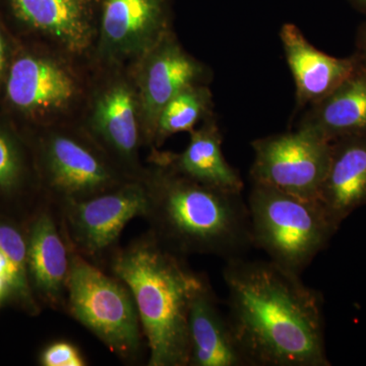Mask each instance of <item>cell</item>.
<instances>
[{"label":"cell","instance_id":"obj_1","mask_svg":"<svg viewBox=\"0 0 366 366\" xmlns=\"http://www.w3.org/2000/svg\"><path fill=\"white\" fill-rule=\"evenodd\" d=\"M228 319L247 366H330L324 297L272 261H226Z\"/></svg>","mask_w":366,"mask_h":366},{"label":"cell","instance_id":"obj_2","mask_svg":"<svg viewBox=\"0 0 366 366\" xmlns=\"http://www.w3.org/2000/svg\"><path fill=\"white\" fill-rule=\"evenodd\" d=\"M143 180L148 194L144 219L172 252L227 261L254 247L249 208L242 194L207 187L154 162H147Z\"/></svg>","mask_w":366,"mask_h":366},{"label":"cell","instance_id":"obj_3","mask_svg":"<svg viewBox=\"0 0 366 366\" xmlns=\"http://www.w3.org/2000/svg\"><path fill=\"white\" fill-rule=\"evenodd\" d=\"M106 264L136 301L148 365L189 366L190 300L202 274L150 230L124 249L118 247Z\"/></svg>","mask_w":366,"mask_h":366},{"label":"cell","instance_id":"obj_4","mask_svg":"<svg viewBox=\"0 0 366 366\" xmlns=\"http://www.w3.org/2000/svg\"><path fill=\"white\" fill-rule=\"evenodd\" d=\"M93 76L92 60L18 38L0 95V114L23 132L78 122Z\"/></svg>","mask_w":366,"mask_h":366},{"label":"cell","instance_id":"obj_5","mask_svg":"<svg viewBox=\"0 0 366 366\" xmlns=\"http://www.w3.org/2000/svg\"><path fill=\"white\" fill-rule=\"evenodd\" d=\"M43 197L55 206L89 199L134 180L79 122L24 132Z\"/></svg>","mask_w":366,"mask_h":366},{"label":"cell","instance_id":"obj_6","mask_svg":"<svg viewBox=\"0 0 366 366\" xmlns=\"http://www.w3.org/2000/svg\"><path fill=\"white\" fill-rule=\"evenodd\" d=\"M247 203L254 247L300 276L339 230L317 199L252 184Z\"/></svg>","mask_w":366,"mask_h":366},{"label":"cell","instance_id":"obj_7","mask_svg":"<svg viewBox=\"0 0 366 366\" xmlns=\"http://www.w3.org/2000/svg\"><path fill=\"white\" fill-rule=\"evenodd\" d=\"M67 244L66 312L120 360L136 362L142 357L144 336L131 290Z\"/></svg>","mask_w":366,"mask_h":366},{"label":"cell","instance_id":"obj_8","mask_svg":"<svg viewBox=\"0 0 366 366\" xmlns=\"http://www.w3.org/2000/svg\"><path fill=\"white\" fill-rule=\"evenodd\" d=\"M79 124L134 179L144 177L141 106L127 66H96Z\"/></svg>","mask_w":366,"mask_h":366},{"label":"cell","instance_id":"obj_9","mask_svg":"<svg viewBox=\"0 0 366 366\" xmlns=\"http://www.w3.org/2000/svg\"><path fill=\"white\" fill-rule=\"evenodd\" d=\"M67 242L96 266L118 249L120 235L132 219L144 218L148 194L143 178L117 189L56 206Z\"/></svg>","mask_w":366,"mask_h":366},{"label":"cell","instance_id":"obj_10","mask_svg":"<svg viewBox=\"0 0 366 366\" xmlns=\"http://www.w3.org/2000/svg\"><path fill=\"white\" fill-rule=\"evenodd\" d=\"M252 147L254 153L249 172L252 184L317 199L329 167L331 142L296 129L259 137L252 142Z\"/></svg>","mask_w":366,"mask_h":366},{"label":"cell","instance_id":"obj_11","mask_svg":"<svg viewBox=\"0 0 366 366\" xmlns=\"http://www.w3.org/2000/svg\"><path fill=\"white\" fill-rule=\"evenodd\" d=\"M100 0H0L16 37L39 41L92 60Z\"/></svg>","mask_w":366,"mask_h":366},{"label":"cell","instance_id":"obj_12","mask_svg":"<svg viewBox=\"0 0 366 366\" xmlns=\"http://www.w3.org/2000/svg\"><path fill=\"white\" fill-rule=\"evenodd\" d=\"M127 67L139 96L144 143L151 150L156 122L164 106L187 86L209 84L211 69L185 50L174 30Z\"/></svg>","mask_w":366,"mask_h":366},{"label":"cell","instance_id":"obj_13","mask_svg":"<svg viewBox=\"0 0 366 366\" xmlns=\"http://www.w3.org/2000/svg\"><path fill=\"white\" fill-rule=\"evenodd\" d=\"M171 30V0H100L92 61L127 66Z\"/></svg>","mask_w":366,"mask_h":366},{"label":"cell","instance_id":"obj_14","mask_svg":"<svg viewBox=\"0 0 366 366\" xmlns=\"http://www.w3.org/2000/svg\"><path fill=\"white\" fill-rule=\"evenodd\" d=\"M29 278L41 307H66L69 252L59 209L43 199L25 221Z\"/></svg>","mask_w":366,"mask_h":366},{"label":"cell","instance_id":"obj_15","mask_svg":"<svg viewBox=\"0 0 366 366\" xmlns=\"http://www.w3.org/2000/svg\"><path fill=\"white\" fill-rule=\"evenodd\" d=\"M279 35L295 79L297 109L307 108L331 94L360 64L355 53L340 59L320 51L295 24H284Z\"/></svg>","mask_w":366,"mask_h":366},{"label":"cell","instance_id":"obj_16","mask_svg":"<svg viewBox=\"0 0 366 366\" xmlns=\"http://www.w3.org/2000/svg\"><path fill=\"white\" fill-rule=\"evenodd\" d=\"M223 137L216 115L207 118L189 132L187 148L180 153L152 149L147 162L167 166L183 177L207 187L242 194L239 172L226 160Z\"/></svg>","mask_w":366,"mask_h":366},{"label":"cell","instance_id":"obj_17","mask_svg":"<svg viewBox=\"0 0 366 366\" xmlns=\"http://www.w3.org/2000/svg\"><path fill=\"white\" fill-rule=\"evenodd\" d=\"M211 284L202 274L189 314V366H247Z\"/></svg>","mask_w":366,"mask_h":366},{"label":"cell","instance_id":"obj_18","mask_svg":"<svg viewBox=\"0 0 366 366\" xmlns=\"http://www.w3.org/2000/svg\"><path fill=\"white\" fill-rule=\"evenodd\" d=\"M43 199L28 137L0 114V215L25 222Z\"/></svg>","mask_w":366,"mask_h":366},{"label":"cell","instance_id":"obj_19","mask_svg":"<svg viewBox=\"0 0 366 366\" xmlns=\"http://www.w3.org/2000/svg\"><path fill=\"white\" fill-rule=\"evenodd\" d=\"M317 199L338 228L366 206V134L331 142L329 167Z\"/></svg>","mask_w":366,"mask_h":366},{"label":"cell","instance_id":"obj_20","mask_svg":"<svg viewBox=\"0 0 366 366\" xmlns=\"http://www.w3.org/2000/svg\"><path fill=\"white\" fill-rule=\"evenodd\" d=\"M297 129L327 142L366 134V67L360 60L357 69L338 88L308 106Z\"/></svg>","mask_w":366,"mask_h":366},{"label":"cell","instance_id":"obj_21","mask_svg":"<svg viewBox=\"0 0 366 366\" xmlns=\"http://www.w3.org/2000/svg\"><path fill=\"white\" fill-rule=\"evenodd\" d=\"M0 250L7 266L6 305L35 317L41 312L29 278L25 222L0 215Z\"/></svg>","mask_w":366,"mask_h":366},{"label":"cell","instance_id":"obj_22","mask_svg":"<svg viewBox=\"0 0 366 366\" xmlns=\"http://www.w3.org/2000/svg\"><path fill=\"white\" fill-rule=\"evenodd\" d=\"M213 115V93L209 84L187 86L168 101L159 114L152 149L161 148L174 134H189Z\"/></svg>","mask_w":366,"mask_h":366},{"label":"cell","instance_id":"obj_23","mask_svg":"<svg viewBox=\"0 0 366 366\" xmlns=\"http://www.w3.org/2000/svg\"><path fill=\"white\" fill-rule=\"evenodd\" d=\"M42 366H85L86 362L78 347L66 341L53 342L39 356Z\"/></svg>","mask_w":366,"mask_h":366},{"label":"cell","instance_id":"obj_24","mask_svg":"<svg viewBox=\"0 0 366 366\" xmlns=\"http://www.w3.org/2000/svg\"><path fill=\"white\" fill-rule=\"evenodd\" d=\"M16 43H18V38L14 35L0 9V95L6 83L7 74L11 69Z\"/></svg>","mask_w":366,"mask_h":366},{"label":"cell","instance_id":"obj_25","mask_svg":"<svg viewBox=\"0 0 366 366\" xmlns=\"http://www.w3.org/2000/svg\"><path fill=\"white\" fill-rule=\"evenodd\" d=\"M361 64L366 67V21L358 29L356 36V51Z\"/></svg>","mask_w":366,"mask_h":366},{"label":"cell","instance_id":"obj_26","mask_svg":"<svg viewBox=\"0 0 366 366\" xmlns=\"http://www.w3.org/2000/svg\"><path fill=\"white\" fill-rule=\"evenodd\" d=\"M7 288L6 282L0 277V308L6 305Z\"/></svg>","mask_w":366,"mask_h":366},{"label":"cell","instance_id":"obj_27","mask_svg":"<svg viewBox=\"0 0 366 366\" xmlns=\"http://www.w3.org/2000/svg\"><path fill=\"white\" fill-rule=\"evenodd\" d=\"M348 1L354 9L366 14V0H348Z\"/></svg>","mask_w":366,"mask_h":366}]
</instances>
